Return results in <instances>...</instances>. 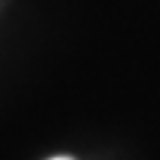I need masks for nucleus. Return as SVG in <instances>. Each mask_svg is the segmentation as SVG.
Here are the masks:
<instances>
[{"mask_svg":"<svg viewBox=\"0 0 160 160\" xmlns=\"http://www.w3.org/2000/svg\"><path fill=\"white\" fill-rule=\"evenodd\" d=\"M49 160H73V158H69V156H56V158H49Z\"/></svg>","mask_w":160,"mask_h":160,"instance_id":"nucleus-1","label":"nucleus"}]
</instances>
